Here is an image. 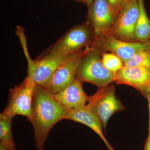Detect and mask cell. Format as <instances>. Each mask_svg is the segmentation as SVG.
Masks as SVG:
<instances>
[{"label":"cell","mask_w":150,"mask_h":150,"mask_svg":"<svg viewBox=\"0 0 150 150\" xmlns=\"http://www.w3.org/2000/svg\"><path fill=\"white\" fill-rule=\"evenodd\" d=\"M68 110L45 88L36 86L33 103V114L29 120L34 129L35 146L43 150L49 131L57 122L66 119Z\"/></svg>","instance_id":"obj_1"},{"label":"cell","mask_w":150,"mask_h":150,"mask_svg":"<svg viewBox=\"0 0 150 150\" xmlns=\"http://www.w3.org/2000/svg\"><path fill=\"white\" fill-rule=\"evenodd\" d=\"M93 36V30L88 20L69 29L38 58L59 57L81 51L91 46Z\"/></svg>","instance_id":"obj_2"},{"label":"cell","mask_w":150,"mask_h":150,"mask_svg":"<svg viewBox=\"0 0 150 150\" xmlns=\"http://www.w3.org/2000/svg\"><path fill=\"white\" fill-rule=\"evenodd\" d=\"M101 54L89 46L78 67L76 79L82 83L93 84L99 88L114 81L116 74L104 67L101 62Z\"/></svg>","instance_id":"obj_3"},{"label":"cell","mask_w":150,"mask_h":150,"mask_svg":"<svg viewBox=\"0 0 150 150\" xmlns=\"http://www.w3.org/2000/svg\"><path fill=\"white\" fill-rule=\"evenodd\" d=\"M87 107L98 117L105 129L108 121L116 112L125 109L115 94L114 85L100 88L96 93L89 97Z\"/></svg>","instance_id":"obj_4"},{"label":"cell","mask_w":150,"mask_h":150,"mask_svg":"<svg viewBox=\"0 0 150 150\" xmlns=\"http://www.w3.org/2000/svg\"><path fill=\"white\" fill-rule=\"evenodd\" d=\"M36 86L25 78L10 91L8 103L3 112L14 117L21 115L28 120L33 114V103Z\"/></svg>","instance_id":"obj_5"},{"label":"cell","mask_w":150,"mask_h":150,"mask_svg":"<svg viewBox=\"0 0 150 150\" xmlns=\"http://www.w3.org/2000/svg\"><path fill=\"white\" fill-rule=\"evenodd\" d=\"M100 53L109 51L115 54L123 63L128 61L137 52L144 50H150V44L139 42H129L120 40L110 35L93 37L90 46Z\"/></svg>","instance_id":"obj_6"},{"label":"cell","mask_w":150,"mask_h":150,"mask_svg":"<svg viewBox=\"0 0 150 150\" xmlns=\"http://www.w3.org/2000/svg\"><path fill=\"white\" fill-rule=\"evenodd\" d=\"M89 47L69 54L66 61L58 68L44 88L49 92L55 94L71 83L76 79L78 67Z\"/></svg>","instance_id":"obj_7"},{"label":"cell","mask_w":150,"mask_h":150,"mask_svg":"<svg viewBox=\"0 0 150 150\" xmlns=\"http://www.w3.org/2000/svg\"><path fill=\"white\" fill-rule=\"evenodd\" d=\"M139 11V0L127 2L108 35L124 41L136 42L134 33Z\"/></svg>","instance_id":"obj_8"},{"label":"cell","mask_w":150,"mask_h":150,"mask_svg":"<svg viewBox=\"0 0 150 150\" xmlns=\"http://www.w3.org/2000/svg\"><path fill=\"white\" fill-rule=\"evenodd\" d=\"M118 16L108 0H93L88 9V21L93 37L108 35Z\"/></svg>","instance_id":"obj_9"},{"label":"cell","mask_w":150,"mask_h":150,"mask_svg":"<svg viewBox=\"0 0 150 150\" xmlns=\"http://www.w3.org/2000/svg\"><path fill=\"white\" fill-rule=\"evenodd\" d=\"M69 55L52 57L37 58L28 66L26 79L36 86L45 87L58 68L67 59Z\"/></svg>","instance_id":"obj_10"},{"label":"cell","mask_w":150,"mask_h":150,"mask_svg":"<svg viewBox=\"0 0 150 150\" xmlns=\"http://www.w3.org/2000/svg\"><path fill=\"white\" fill-rule=\"evenodd\" d=\"M114 81L118 84L133 87L145 96L150 83V69L123 67L116 73Z\"/></svg>","instance_id":"obj_11"},{"label":"cell","mask_w":150,"mask_h":150,"mask_svg":"<svg viewBox=\"0 0 150 150\" xmlns=\"http://www.w3.org/2000/svg\"><path fill=\"white\" fill-rule=\"evenodd\" d=\"M54 95L56 100L68 110L86 106L90 97L84 91L82 82L76 79Z\"/></svg>","instance_id":"obj_12"},{"label":"cell","mask_w":150,"mask_h":150,"mask_svg":"<svg viewBox=\"0 0 150 150\" xmlns=\"http://www.w3.org/2000/svg\"><path fill=\"white\" fill-rule=\"evenodd\" d=\"M66 119L79 122L89 127L100 137L109 150L113 149L103 135V127L101 121L86 105L84 107L68 110Z\"/></svg>","instance_id":"obj_13"},{"label":"cell","mask_w":150,"mask_h":150,"mask_svg":"<svg viewBox=\"0 0 150 150\" xmlns=\"http://www.w3.org/2000/svg\"><path fill=\"white\" fill-rule=\"evenodd\" d=\"M139 14L134 33L136 41L147 43L150 40V20L145 10L144 0H139Z\"/></svg>","instance_id":"obj_14"},{"label":"cell","mask_w":150,"mask_h":150,"mask_svg":"<svg viewBox=\"0 0 150 150\" xmlns=\"http://www.w3.org/2000/svg\"><path fill=\"white\" fill-rule=\"evenodd\" d=\"M13 117L4 112L0 114V140L12 149L16 148L13 139L12 122Z\"/></svg>","instance_id":"obj_15"},{"label":"cell","mask_w":150,"mask_h":150,"mask_svg":"<svg viewBox=\"0 0 150 150\" xmlns=\"http://www.w3.org/2000/svg\"><path fill=\"white\" fill-rule=\"evenodd\" d=\"M124 67H145L150 69L149 50H142L137 52L124 63Z\"/></svg>","instance_id":"obj_16"},{"label":"cell","mask_w":150,"mask_h":150,"mask_svg":"<svg viewBox=\"0 0 150 150\" xmlns=\"http://www.w3.org/2000/svg\"><path fill=\"white\" fill-rule=\"evenodd\" d=\"M101 62L105 68L116 74L124 67V63L119 57L112 53L101 54Z\"/></svg>","instance_id":"obj_17"},{"label":"cell","mask_w":150,"mask_h":150,"mask_svg":"<svg viewBox=\"0 0 150 150\" xmlns=\"http://www.w3.org/2000/svg\"><path fill=\"white\" fill-rule=\"evenodd\" d=\"M110 6L118 16L127 2L126 0H108Z\"/></svg>","instance_id":"obj_18"},{"label":"cell","mask_w":150,"mask_h":150,"mask_svg":"<svg viewBox=\"0 0 150 150\" xmlns=\"http://www.w3.org/2000/svg\"><path fill=\"white\" fill-rule=\"evenodd\" d=\"M149 102V136L148 138H150V91L148 93L147 95L146 96Z\"/></svg>","instance_id":"obj_19"},{"label":"cell","mask_w":150,"mask_h":150,"mask_svg":"<svg viewBox=\"0 0 150 150\" xmlns=\"http://www.w3.org/2000/svg\"><path fill=\"white\" fill-rule=\"evenodd\" d=\"M144 150H150V138H148Z\"/></svg>","instance_id":"obj_20"},{"label":"cell","mask_w":150,"mask_h":150,"mask_svg":"<svg viewBox=\"0 0 150 150\" xmlns=\"http://www.w3.org/2000/svg\"><path fill=\"white\" fill-rule=\"evenodd\" d=\"M93 0H85L86 5L87 6L88 9L90 7L93 1Z\"/></svg>","instance_id":"obj_21"},{"label":"cell","mask_w":150,"mask_h":150,"mask_svg":"<svg viewBox=\"0 0 150 150\" xmlns=\"http://www.w3.org/2000/svg\"><path fill=\"white\" fill-rule=\"evenodd\" d=\"M150 91V83L149 85V86H148L146 92V95H145V96L146 97V96L147 95L148 93H149V92Z\"/></svg>","instance_id":"obj_22"},{"label":"cell","mask_w":150,"mask_h":150,"mask_svg":"<svg viewBox=\"0 0 150 150\" xmlns=\"http://www.w3.org/2000/svg\"><path fill=\"white\" fill-rule=\"evenodd\" d=\"M75 1L79 2L84 3L85 4H86L85 0H75Z\"/></svg>","instance_id":"obj_23"},{"label":"cell","mask_w":150,"mask_h":150,"mask_svg":"<svg viewBox=\"0 0 150 150\" xmlns=\"http://www.w3.org/2000/svg\"><path fill=\"white\" fill-rule=\"evenodd\" d=\"M126 1L128 2V1H130V0H126Z\"/></svg>","instance_id":"obj_24"},{"label":"cell","mask_w":150,"mask_h":150,"mask_svg":"<svg viewBox=\"0 0 150 150\" xmlns=\"http://www.w3.org/2000/svg\"><path fill=\"white\" fill-rule=\"evenodd\" d=\"M149 42H150V40ZM149 51H150V50H149Z\"/></svg>","instance_id":"obj_25"}]
</instances>
